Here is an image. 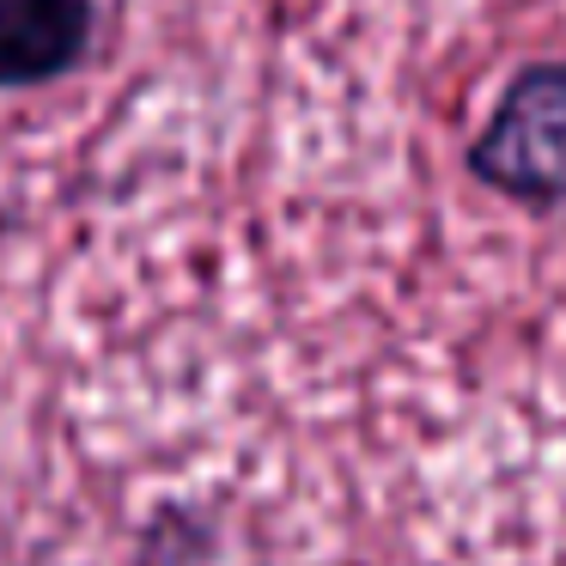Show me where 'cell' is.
I'll list each match as a JSON object with an SVG mask.
<instances>
[{
    "instance_id": "6da1fadb",
    "label": "cell",
    "mask_w": 566,
    "mask_h": 566,
    "mask_svg": "<svg viewBox=\"0 0 566 566\" xmlns=\"http://www.w3.org/2000/svg\"><path fill=\"white\" fill-rule=\"evenodd\" d=\"M463 171L505 208L566 220V55H542L505 74L463 147Z\"/></svg>"
},
{
    "instance_id": "7a4b0ae2",
    "label": "cell",
    "mask_w": 566,
    "mask_h": 566,
    "mask_svg": "<svg viewBox=\"0 0 566 566\" xmlns=\"http://www.w3.org/2000/svg\"><path fill=\"white\" fill-rule=\"evenodd\" d=\"M98 50V0H0V92L74 80Z\"/></svg>"
},
{
    "instance_id": "3957f363",
    "label": "cell",
    "mask_w": 566,
    "mask_h": 566,
    "mask_svg": "<svg viewBox=\"0 0 566 566\" xmlns=\"http://www.w3.org/2000/svg\"><path fill=\"white\" fill-rule=\"evenodd\" d=\"M220 548V517L196 500H159L135 530V566H213Z\"/></svg>"
}]
</instances>
